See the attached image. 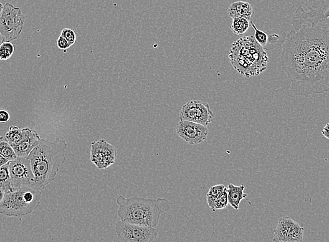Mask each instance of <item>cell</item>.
Here are the masks:
<instances>
[{"label":"cell","mask_w":329,"mask_h":242,"mask_svg":"<svg viewBox=\"0 0 329 242\" xmlns=\"http://www.w3.org/2000/svg\"><path fill=\"white\" fill-rule=\"evenodd\" d=\"M226 187L224 185H216L211 187L207 195H211V196H217L220 193H222Z\"/></svg>","instance_id":"28"},{"label":"cell","mask_w":329,"mask_h":242,"mask_svg":"<svg viewBox=\"0 0 329 242\" xmlns=\"http://www.w3.org/2000/svg\"><path fill=\"white\" fill-rule=\"evenodd\" d=\"M4 37H3V36L1 35V33H0V46L1 45V44H3V43H4Z\"/></svg>","instance_id":"34"},{"label":"cell","mask_w":329,"mask_h":242,"mask_svg":"<svg viewBox=\"0 0 329 242\" xmlns=\"http://www.w3.org/2000/svg\"><path fill=\"white\" fill-rule=\"evenodd\" d=\"M179 119L180 121H191V122H196V100L189 101L183 106L181 111H180Z\"/></svg>","instance_id":"20"},{"label":"cell","mask_w":329,"mask_h":242,"mask_svg":"<svg viewBox=\"0 0 329 242\" xmlns=\"http://www.w3.org/2000/svg\"><path fill=\"white\" fill-rule=\"evenodd\" d=\"M14 46L11 42H4L0 46V60H6L14 54Z\"/></svg>","instance_id":"25"},{"label":"cell","mask_w":329,"mask_h":242,"mask_svg":"<svg viewBox=\"0 0 329 242\" xmlns=\"http://www.w3.org/2000/svg\"><path fill=\"white\" fill-rule=\"evenodd\" d=\"M117 242H152L158 237L155 228L126 222H117L115 225Z\"/></svg>","instance_id":"8"},{"label":"cell","mask_w":329,"mask_h":242,"mask_svg":"<svg viewBox=\"0 0 329 242\" xmlns=\"http://www.w3.org/2000/svg\"><path fill=\"white\" fill-rule=\"evenodd\" d=\"M8 165L14 191L22 187H35V179L28 157H17Z\"/></svg>","instance_id":"9"},{"label":"cell","mask_w":329,"mask_h":242,"mask_svg":"<svg viewBox=\"0 0 329 242\" xmlns=\"http://www.w3.org/2000/svg\"><path fill=\"white\" fill-rule=\"evenodd\" d=\"M227 14L230 17L244 18L252 22L254 16V10L252 5L246 1H236L230 5Z\"/></svg>","instance_id":"13"},{"label":"cell","mask_w":329,"mask_h":242,"mask_svg":"<svg viewBox=\"0 0 329 242\" xmlns=\"http://www.w3.org/2000/svg\"><path fill=\"white\" fill-rule=\"evenodd\" d=\"M304 228L295 220L284 217L281 218L274 230V242H302Z\"/></svg>","instance_id":"10"},{"label":"cell","mask_w":329,"mask_h":242,"mask_svg":"<svg viewBox=\"0 0 329 242\" xmlns=\"http://www.w3.org/2000/svg\"><path fill=\"white\" fill-rule=\"evenodd\" d=\"M325 17L326 18H327V19H328V18H329V9L328 10V11H326Z\"/></svg>","instance_id":"36"},{"label":"cell","mask_w":329,"mask_h":242,"mask_svg":"<svg viewBox=\"0 0 329 242\" xmlns=\"http://www.w3.org/2000/svg\"><path fill=\"white\" fill-rule=\"evenodd\" d=\"M0 239H1V237H0Z\"/></svg>","instance_id":"37"},{"label":"cell","mask_w":329,"mask_h":242,"mask_svg":"<svg viewBox=\"0 0 329 242\" xmlns=\"http://www.w3.org/2000/svg\"><path fill=\"white\" fill-rule=\"evenodd\" d=\"M100 141L102 150L105 154V169H107L115 163L117 155V149L105 139H101Z\"/></svg>","instance_id":"19"},{"label":"cell","mask_w":329,"mask_h":242,"mask_svg":"<svg viewBox=\"0 0 329 242\" xmlns=\"http://www.w3.org/2000/svg\"><path fill=\"white\" fill-rule=\"evenodd\" d=\"M41 139L37 131L26 127V134L21 142L13 147L17 157H28L39 144Z\"/></svg>","instance_id":"12"},{"label":"cell","mask_w":329,"mask_h":242,"mask_svg":"<svg viewBox=\"0 0 329 242\" xmlns=\"http://www.w3.org/2000/svg\"><path fill=\"white\" fill-rule=\"evenodd\" d=\"M5 195H6V192L3 189L0 188V203L4 200Z\"/></svg>","instance_id":"33"},{"label":"cell","mask_w":329,"mask_h":242,"mask_svg":"<svg viewBox=\"0 0 329 242\" xmlns=\"http://www.w3.org/2000/svg\"><path fill=\"white\" fill-rule=\"evenodd\" d=\"M196 123L208 127L212 122L214 113L208 102L196 100Z\"/></svg>","instance_id":"14"},{"label":"cell","mask_w":329,"mask_h":242,"mask_svg":"<svg viewBox=\"0 0 329 242\" xmlns=\"http://www.w3.org/2000/svg\"><path fill=\"white\" fill-rule=\"evenodd\" d=\"M57 46L60 49L63 50L64 52L65 53L71 45L69 44L68 41L64 39L63 36L60 35L58 38Z\"/></svg>","instance_id":"29"},{"label":"cell","mask_w":329,"mask_h":242,"mask_svg":"<svg viewBox=\"0 0 329 242\" xmlns=\"http://www.w3.org/2000/svg\"><path fill=\"white\" fill-rule=\"evenodd\" d=\"M9 162V160H6V159L3 157L2 155H0V167L3 166V165H6V164H7Z\"/></svg>","instance_id":"32"},{"label":"cell","mask_w":329,"mask_h":242,"mask_svg":"<svg viewBox=\"0 0 329 242\" xmlns=\"http://www.w3.org/2000/svg\"><path fill=\"white\" fill-rule=\"evenodd\" d=\"M10 119V114L5 109H0V122H7Z\"/></svg>","instance_id":"30"},{"label":"cell","mask_w":329,"mask_h":242,"mask_svg":"<svg viewBox=\"0 0 329 242\" xmlns=\"http://www.w3.org/2000/svg\"><path fill=\"white\" fill-rule=\"evenodd\" d=\"M90 160L96 165L99 170H105V154L102 150L100 139L96 142H92Z\"/></svg>","instance_id":"17"},{"label":"cell","mask_w":329,"mask_h":242,"mask_svg":"<svg viewBox=\"0 0 329 242\" xmlns=\"http://www.w3.org/2000/svg\"><path fill=\"white\" fill-rule=\"evenodd\" d=\"M322 134L326 138L329 139V122L324 127L322 131Z\"/></svg>","instance_id":"31"},{"label":"cell","mask_w":329,"mask_h":242,"mask_svg":"<svg viewBox=\"0 0 329 242\" xmlns=\"http://www.w3.org/2000/svg\"><path fill=\"white\" fill-rule=\"evenodd\" d=\"M60 35L63 36L64 39L68 41L71 46H73L75 44L77 36H76L74 31L72 30L70 28H64L62 31H61Z\"/></svg>","instance_id":"27"},{"label":"cell","mask_w":329,"mask_h":242,"mask_svg":"<svg viewBox=\"0 0 329 242\" xmlns=\"http://www.w3.org/2000/svg\"><path fill=\"white\" fill-rule=\"evenodd\" d=\"M119 209L117 215L126 223L156 228L160 216L170 210L167 199H146L142 197H125L120 195L116 200Z\"/></svg>","instance_id":"3"},{"label":"cell","mask_w":329,"mask_h":242,"mask_svg":"<svg viewBox=\"0 0 329 242\" xmlns=\"http://www.w3.org/2000/svg\"><path fill=\"white\" fill-rule=\"evenodd\" d=\"M281 64L297 97L329 91V28L311 26L289 31Z\"/></svg>","instance_id":"1"},{"label":"cell","mask_w":329,"mask_h":242,"mask_svg":"<svg viewBox=\"0 0 329 242\" xmlns=\"http://www.w3.org/2000/svg\"><path fill=\"white\" fill-rule=\"evenodd\" d=\"M231 65L245 77L259 76L267 69L269 57L254 36L242 37L235 41L230 50Z\"/></svg>","instance_id":"4"},{"label":"cell","mask_w":329,"mask_h":242,"mask_svg":"<svg viewBox=\"0 0 329 242\" xmlns=\"http://www.w3.org/2000/svg\"><path fill=\"white\" fill-rule=\"evenodd\" d=\"M251 22L247 19L244 18H233L232 23L230 28L233 31V34L236 35H242L247 32L249 27H250Z\"/></svg>","instance_id":"22"},{"label":"cell","mask_w":329,"mask_h":242,"mask_svg":"<svg viewBox=\"0 0 329 242\" xmlns=\"http://www.w3.org/2000/svg\"><path fill=\"white\" fill-rule=\"evenodd\" d=\"M26 128H19L16 126H11L10 127L9 131L5 135V139H6L8 142L10 144L11 147H14L16 144L21 142V140L24 137L25 134H26Z\"/></svg>","instance_id":"21"},{"label":"cell","mask_w":329,"mask_h":242,"mask_svg":"<svg viewBox=\"0 0 329 242\" xmlns=\"http://www.w3.org/2000/svg\"><path fill=\"white\" fill-rule=\"evenodd\" d=\"M251 25H252V28H254V31H255V34H254V39L256 41V42L259 44L261 46H262L263 48L265 47L266 44H267L268 41V36L266 33L264 31L259 30L256 27L255 24L254 23L251 22Z\"/></svg>","instance_id":"26"},{"label":"cell","mask_w":329,"mask_h":242,"mask_svg":"<svg viewBox=\"0 0 329 242\" xmlns=\"http://www.w3.org/2000/svg\"><path fill=\"white\" fill-rule=\"evenodd\" d=\"M268 36L267 44L264 49L265 51H271L284 44L287 39V34L284 31L279 29H272L266 33Z\"/></svg>","instance_id":"16"},{"label":"cell","mask_w":329,"mask_h":242,"mask_svg":"<svg viewBox=\"0 0 329 242\" xmlns=\"http://www.w3.org/2000/svg\"><path fill=\"white\" fill-rule=\"evenodd\" d=\"M67 142L57 139L49 142L41 139L39 144L28 157L35 179V187L42 190L55 180L61 165L67 161L65 153Z\"/></svg>","instance_id":"2"},{"label":"cell","mask_w":329,"mask_h":242,"mask_svg":"<svg viewBox=\"0 0 329 242\" xmlns=\"http://www.w3.org/2000/svg\"><path fill=\"white\" fill-rule=\"evenodd\" d=\"M41 190L35 187L26 186L6 193L0 203V214L21 218L32 214L40 204Z\"/></svg>","instance_id":"5"},{"label":"cell","mask_w":329,"mask_h":242,"mask_svg":"<svg viewBox=\"0 0 329 242\" xmlns=\"http://www.w3.org/2000/svg\"><path fill=\"white\" fill-rule=\"evenodd\" d=\"M206 199L208 205L210 207L212 212L226 208L228 207V204H229L227 188H225L224 191L220 193L217 196H211V195H207Z\"/></svg>","instance_id":"18"},{"label":"cell","mask_w":329,"mask_h":242,"mask_svg":"<svg viewBox=\"0 0 329 242\" xmlns=\"http://www.w3.org/2000/svg\"><path fill=\"white\" fill-rule=\"evenodd\" d=\"M0 155L11 161L17 157L13 147L10 145L5 137L0 136Z\"/></svg>","instance_id":"24"},{"label":"cell","mask_w":329,"mask_h":242,"mask_svg":"<svg viewBox=\"0 0 329 242\" xmlns=\"http://www.w3.org/2000/svg\"><path fill=\"white\" fill-rule=\"evenodd\" d=\"M244 189L245 186L244 185L236 186L230 183L228 185V201L229 205L235 210H238L240 202L247 198V194L244 193Z\"/></svg>","instance_id":"15"},{"label":"cell","mask_w":329,"mask_h":242,"mask_svg":"<svg viewBox=\"0 0 329 242\" xmlns=\"http://www.w3.org/2000/svg\"><path fill=\"white\" fill-rule=\"evenodd\" d=\"M175 132L185 142L196 145L206 140L208 130L206 126L191 121H180L175 127Z\"/></svg>","instance_id":"11"},{"label":"cell","mask_w":329,"mask_h":242,"mask_svg":"<svg viewBox=\"0 0 329 242\" xmlns=\"http://www.w3.org/2000/svg\"><path fill=\"white\" fill-rule=\"evenodd\" d=\"M305 11L299 7L293 16L292 25L294 30H299L305 23H310L311 26L328 21L325 17L326 11L329 9V0H307Z\"/></svg>","instance_id":"6"},{"label":"cell","mask_w":329,"mask_h":242,"mask_svg":"<svg viewBox=\"0 0 329 242\" xmlns=\"http://www.w3.org/2000/svg\"><path fill=\"white\" fill-rule=\"evenodd\" d=\"M0 188L3 189L6 193L14 191L11 185L8 163L0 167Z\"/></svg>","instance_id":"23"},{"label":"cell","mask_w":329,"mask_h":242,"mask_svg":"<svg viewBox=\"0 0 329 242\" xmlns=\"http://www.w3.org/2000/svg\"><path fill=\"white\" fill-rule=\"evenodd\" d=\"M25 18L19 7L6 3L0 16V33L5 42L17 40L21 36L24 26Z\"/></svg>","instance_id":"7"},{"label":"cell","mask_w":329,"mask_h":242,"mask_svg":"<svg viewBox=\"0 0 329 242\" xmlns=\"http://www.w3.org/2000/svg\"><path fill=\"white\" fill-rule=\"evenodd\" d=\"M4 5L2 3H0V16H1V13H2L3 9H4Z\"/></svg>","instance_id":"35"}]
</instances>
